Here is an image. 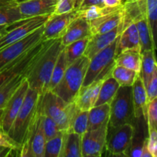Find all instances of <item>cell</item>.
<instances>
[{"mask_svg": "<svg viewBox=\"0 0 157 157\" xmlns=\"http://www.w3.org/2000/svg\"><path fill=\"white\" fill-rule=\"evenodd\" d=\"M63 48L64 46L61 44V38L54 39L27 69L25 77L29 88L35 90L40 94L48 90L52 71Z\"/></svg>", "mask_w": 157, "mask_h": 157, "instance_id": "cell-1", "label": "cell"}, {"mask_svg": "<svg viewBox=\"0 0 157 157\" xmlns=\"http://www.w3.org/2000/svg\"><path fill=\"white\" fill-rule=\"evenodd\" d=\"M77 107L75 103H67L52 90L40 95L38 110L56 122L60 130H67Z\"/></svg>", "mask_w": 157, "mask_h": 157, "instance_id": "cell-2", "label": "cell"}, {"mask_svg": "<svg viewBox=\"0 0 157 157\" xmlns=\"http://www.w3.org/2000/svg\"><path fill=\"white\" fill-rule=\"evenodd\" d=\"M90 59L84 55L67 66L62 79L52 90L67 103L74 102L77 94L82 87Z\"/></svg>", "mask_w": 157, "mask_h": 157, "instance_id": "cell-3", "label": "cell"}, {"mask_svg": "<svg viewBox=\"0 0 157 157\" xmlns=\"http://www.w3.org/2000/svg\"><path fill=\"white\" fill-rule=\"evenodd\" d=\"M40 95L38 91L29 87L21 109L8 132L9 136L20 146L24 142L36 114Z\"/></svg>", "mask_w": 157, "mask_h": 157, "instance_id": "cell-4", "label": "cell"}, {"mask_svg": "<svg viewBox=\"0 0 157 157\" xmlns=\"http://www.w3.org/2000/svg\"><path fill=\"white\" fill-rule=\"evenodd\" d=\"M132 87L121 86L110 104V117L107 128H114L134 121Z\"/></svg>", "mask_w": 157, "mask_h": 157, "instance_id": "cell-5", "label": "cell"}, {"mask_svg": "<svg viewBox=\"0 0 157 157\" xmlns=\"http://www.w3.org/2000/svg\"><path fill=\"white\" fill-rule=\"evenodd\" d=\"M117 39L118 37L107 48L90 58L82 86H87L95 81L104 79L111 74L112 69L115 65Z\"/></svg>", "mask_w": 157, "mask_h": 157, "instance_id": "cell-6", "label": "cell"}, {"mask_svg": "<svg viewBox=\"0 0 157 157\" xmlns=\"http://www.w3.org/2000/svg\"><path fill=\"white\" fill-rule=\"evenodd\" d=\"M46 139L41 124V113L37 108L36 114L31 124L19 150L22 157H44Z\"/></svg>", "mask_w": 157, "mask_h": 157, "instance_id": "cell-7", "label": "cell"}, {"mask_svg": "<svg viewBox=\"0 0 157 157\" xmlns=\"http://www.w3.org/2000/svg\"><path fill=\"white\" fill-rule=\"evenodd\" d=\"M51 15L32 17L18 21L8 26L7 31L0 37V50L44 25Z\"/></svg>", "mask_w": 157, "mask_h": 157, "instance_id": "cell-8", "label": "cell"}, {"mask_svg": "<svg viewBox=\"0 0 157 157\" xmlns=\"http://www.w3.org/2000/svg\"><path fill=\"white\" fill-rule=\"evenodd\" d=\"M134 127L132 124H125L114 128H107L106 147L113 156H127L131 144Z\"/></svg>", "mask_w": 157, "mask_h": 157, "instance_id": "cell-9", "label": "cell"}, {"mask_svg": "<svg viewBox=\"0 0 157 157\" xmlns=\"http://www.w3.org/2000/svg\"><path fill=\"white\" fill-rule=\"evenodd\" d=\"M43 26L0 50V70L42 40Z\"/></svg>", "mask_w": 157, "mask_h": 157, "instance_id": "cell-10", "label": "cell"}, {"mask_svg": "<svg viewBox=\"0 0 157 157\" xmlns=\"http://www.w3.org/2000/svg\"><path fill=\"white\" fill-rule=\"evenodd\" d=\"M29 87L27 80L25 78L22 83L12 94L2 110L0 118V130L5 133H8L9 130H10L17 114L21 109Z\"/></svg>", "mask_w": 157, "mask_h": 157, "instance_id": "cell-11", "label": "cell"}, {"mask_svg": "<svg viewBox=\"0 0 157 157\" xmlns=\"http://www.w3.org/2000/svg\"><path fill=\"white\" fill-rule=\"evenodd\" d=\"M107 125L95 130H87L81 136L82 157H98L106 147Z\"/></svg>", "mask_w": 157, "mask_h": 157, "instance_id": "cell-12", "label": "cell"}, {"mask_svg": "<svg viewBox=\"0 0 157 157\" xmlns=\"http://www.w3.org/2000/svg\"><path fill=\"white\" fill-rule=\"evenodd\" d=\"M79 11L75 9L67 13L51 15L43 26L41 39L46 41L61 38L69 24L79 16Z\"/></svg>", "mask_w": 157, "mask_h": 157, "instance_id": "cell-13", "label": "cell"}, {"mask_svg": "<svg viewBox=\"0 0 157 157\" xmlns=\"http://www.w3.org/2000/svg\"><path fill=\"white\" fill-rule=\"evenodd\" d=\"M124 12V3L117 7H107L101 16L89 21L92 35L105 33L118 27L123 21Z\"/></svg>", "mask_w": 157, "mask_h": 157, "instance_id": "cell-14", "label": "cell"}, {"mask_svg": "<svg viewBox=\"0 0 157 157\" xmlns=\"http://www.w3.org/2000/svg\"><path fill=\"white\" fill-rule=\"evenodd\" d=\"M58 0H25L18 2V9L23 20L32 17L52 15Z\"/></svg>", "mask_w": 157, "mask_h": 157, "instance_id": "cell-15", "label": "cell"}, {"mask_svg": "<svg viewBox=\"0 0 157 157\" xmlns=\"http://www.w3.org/2000/svg\"><path fill=\"white\" fill-rule=\"evenodd\" d=\"M122 32V22L118 27L105 33L91 35L89 38L84 55L90 59L97 53L111 44Z\"/></svg>", "mask_w": 157, "mask_h": 157, "instance_id": "cell-16", "label": "cell"}, {"mask_svg": "<svg viewBox=\"0 0 157 157\" xmlns=\"http://www.w3.org/2000/svg\"><path fill=\"white\" fill-rule=\"evenodd\" d=\"M90 22L81 16L75 18L67 26L64 35L61 36V44L64 47L78 40L90 36Z\"/></svg>", "mask_w": 157, "mask_h": 157, "instance_id": "cell-17", "label": "cell"}, {"mask_svg": "<svg viewBox=\"0 0 157 157\" xmlns=\"http://www.w3.org/2000/svg\"><path fill=\"white\" fill-rule=\"evenodd\" d=\"M103 80L95 81L88 85L82 86L81 87L74 100L77 108L81 110L88 111L94 107Z\"/></svg>", "mask_w": 157, "mask_h": 157, "instance_id": "cell-18", "label": "cell"}, {"mask_svg": "<svg viewBox=\"0 0 157 157\" xmlns=\"http://www.w3.org/2000/svg\"><path fill=\"white\" fill-rule=\"evenodd\" d=\"M133 124L134 127V131L131 144L127 150L126 156L141 157L143 149L147 139L146 136V127H147L146 117H135Z\"/></svg>", "mask_w": 157, "mask_h": 157, "instance_id": "cell-19", "label": "cell"}, {"mask_svg": "<svg viewBox=\"0 0 157 157\" xmlns=\"http://www.w3.org/2000/svg\"><path fill=\"white\" fill-rule=\"evenodd\" d=\"M131 87L134 117H139L142 116L146 117L148 102H147L145 86H144L140 74L133 82Z\"/></svg>", "mask_w": 157, "mask_h": 157, "instance_id": "cell-20", "label": "cell"}, {"mask_svg": "<svg viewBox=\"0 0 157 157\" xmlns=\"http://www.w3.org/2000/svg\"><path fill=\"white\" fill-rule=\"evenodd\" d=\"M127 49H140L139 34L135 23L127 26L118 36L116 55Z\"/></svg>", "mask_w": 157, "mask_h": 157, "instance_id": "cell-21", "label": "cell"}, {"mask_svg": "<svg viewBox=\"0 0 157 157\" xmlns=\"http://www.w3.org/2000/svg\"><path fill=\"white\" fill-rule=\"evenodd\" d=\"M23 20L15 0H0V25H10Z\"/></svg>", "mask_w": 157, "mask_h": 157, "instance_id": "cell-22", "label": "cell"}, {"mask_svg": "<svg viewBox=\"0 0 157 157\" xmlns=\"http://www.w3.org/2000/svg\"><path fill=\"white\" fill-rule=\"evenodd\" d=\"M110 117V104L94 106L88 110L87 130H95L108 124Z\"/></svg>", "mask_w": 157, "mask_h": 157, "instance_id": "cell-23", "label": "cell"}, {"mask_svg": "<svg viewBox=\"0 0 157 157\" xmlns=\"http://www.w3.org/2000/svg\"><path fill=\"white\" fill-rule=\"evenodd\" d=\"M115 65L122 66L136 72L140 71L141 52L140 49H127L115 56Z\"/></svg>", "mask_w": 157, "mask_h": 157, "instance_id": "cell-24", "label": "cell"}, {"mask_svg": "<svg viewBox=\"0 0 157 157\" xmlns=\"http://www.w3.org/2000/svg\"><path fill=\"white\" fill-rule=\"evenodd\" d=\"M134 23L139 34L141 53L144 51L151 50V49L156 50V41L153 40L152 36L151 30L149 25L147 15L137 19Z\"/></svg>", "mask_w": 157, "mask_h": 157, "instance_id": "cell-25", "label": "cell"}, {"mask_svg": "<svg viewBox=\"0 0 157 157\" xmlns=\"http://www.w3.org/2000/svg\"><path fill=\"white\" fill-rule=\"evenodd\" d=\"M60 157H82L81 136L70 130H66Z\"/></svg>", "mask_w": 157, "mask_h": 157, "instance_id": "cell-26", "label": "cell"}, {"mask_svg": "<svg viewBox=\"0 0 157 157\" xmlns=\"http://www.w3.org/2000/svg\"><path fill=\"white\" fill-rule=\"evenodd\" d=\"M120 87V84L111 76V74L104 78L101 84L95 106L104 104H110Z\"/></svg>", "mask_w": 157, "mask_h": 157, "instance_id": "cell-27", "label": "cell"}, {"mask_svg": "<svg viewBox=\"0 0 157 157\" xmlns=\"http://www.w3.org/2000/svg\"><path fill=\"white\" fill-rule=\"evenodd\" d=\"M156 68H157L155 50L144 51L141 53V67L140 75L143 80L144 86H147L152 75Z\"/></svg>", "mask_w": 157, "mask_h": 157, "instance_id": "cell-28", "label": "cell"}, {"mask_svg": "<svg viewBox=\"0 0 157 157\" xmlns=\"http://www.w3.org/2000/svg\"><path fill=\"white\" fill-rule=\"evenodd\" d=\"M25 74H20L13 77L0 87V110L4 108L12 94L22 83L23 80L25 78Z\"/></svg>", "mask_w": 157, "mask_h": 157, "instance_id": "cell-29", "label": "cell"}, {"mask_svg": "<svg viewBox=\"0 0 157 157\" xmlns=\"http://www.w3.org/2000/svg\"><path fill=\"white\" fill-rule=\"evenodd\" d=\"M89 38H90V36L86 37L82 39L74 41V42L69 44L68 45L64 47V52L67 66L75 61H76L80 57L84 55L87 43H88Z\"/></svg>", "mask_w": 157, "mask_h": 157, "instance_id": "cell-30", "label": "cell"}, {"mask_svg": "<svg viewBox=\"0 0 157 157\" xmlns=\"http://www.w3.org/2000/svg\"><path fill=\"white\" fill-rule=\"evenodd\" d=\"M139 74L140 72H136L131 69L119 65H114L111 71V76L116 80L120 86L127 87L133 85Z\"/></svg>", "mask_w": 157, "mask_h": 157, "instance_id": "cell-31", "label": "cell"}, {"mask_svg": "<svg viewBox=\"0 0 157 157\" xmlns=\"http://www.w3.org/2000/svg\"><path fill=\"white\" fill-rule=\"evenodd\" d=\"M66 130H60L55 136L46 140L44 157H60Z\"/></svg>", "mask_w": 157, "mask_h": 157, "instance_id": "cell-32", "label": "cell"}, {"mask_svg": "<svg viewBox=\"0 0 157 157\" xmlns=\"http://www.w3.org/2000/svg\"><path fill=\"white\" fill-rule=\"evenodd\" d=\"M88 127V111L77 108L72 117L70 127L67 130L78 133L82 136L87 131Z\"/></svg>", "mask_w": 157, "mask_h": 157, "instance_id": "cell-33", "label": "cell"}, {"mask_svg": "<svg viewBox=\"0 0 157 157\" xmlns=\"http://www.w3.org/2000/svg\"><path fill=\"white\" fill-rule=\"evenodd\" d=\"M67 67V61H66L64 48H63V50L61 51L59 56H58V59H57L53 71H52V74L48 85V90H52L58 85V83L62 79Z\"/></svg>", "mask_w": 157, "mask_h": 157, "instance_id": "cell-34", "label": "cell"}, {"mask_svg": "<svg viewBox=\"0 0 157 157\" xmlns=\"http://www.w3.org/2000/svg\"><path fill=\"white\" fill-rule=\"evenodd\" d=\"M146 4H147V15L149 25L151 30L153 40L156 41L157 29V0H146Z\"/></svg>", "mask_w": 157, "mask_h": 157, "instance_id": "cell-35", "label": "cell"}, {"mask_svg": "<svg viewBox=\"0 0 157 157\" xmlns=\"http://www.w3.org/2000/svg\"><path fill=\"white\" fill-rule=\"evenodd\" d=\"M41 124L46 140L55 136L60 131L59 127L53 119L41 113Z\"/></svg>", "mask_w": 157, "mask_h": 157, "instance_id": "cell-36", "label": "cell"}, {"mask_svg": "<svg viewBox=\"0 0 157 157\" xmlns=\"http://www.w3.org/2000/svg\"><path fill=\"white\" fill-rule=\"evenodd\" d=\"M147 130L150 131L157 127V98L148 102L146 113Z\"/></svg>", "mask_w": 157, "mask_h": 157, "instance_id": "cell-37", "label": "cell"}, {"mask_svg": "<svg viewBox=\"0 0 157 157\" xmlns=\"http://www.w3.org/2000/svg\"><path fill=\"white\" fill-rule=\"evenodd\" d=\"M106 9H107L106 6H103V7L97 6H89L82 10H78L80 13L79 16L83 17L89 21H92V20L101 16L105 12Z\"/></svg>", "mask_w": 157, "mask_h": 157, "instance_id": "cell-38", "label": "cell"}, {"mask_svg": "<svg viewBox=\"0 0 157 157\" xmlns=\"http://www.w3.org/2000/svg\"><path fill=\"white\" fill-rule=\"evenodd\" d=\"M77 0H58L56 7L52 15L67 13L75 9Z\"/></svg>", "mask_w": 157, "mask_h": 157, "instance_id": "cell-39", "label": "cell"}, {"mask_svg": "<svg viewBox=\"0 0 157 157\" xmlns=\"http://www.w3.org/2000/svg\"><path fill=\"white\" fill-rule=\"evenodd\" d=\"M147 92V102H150L154 98H157V68H156L152 75L151 79L145 87Z\"/></svg>", "mask_w": 157, "mask_h": 157, "instance_id": "cell-40", "label": "cell"}, {"mask_svg": "<svg viewBox=\"0 0 157 157\" xmlns=\"http://www.w3.org/2000/svg\"><path fill=\"white\" fill-rule=\"evenodd\" d=\"M147 147L152 157L157 156V130L156 129L148 131Z\"/></svg>", "mask_w": 157, "mask_h": 157, "instance_id": "cell-41", "label": "cell"}, {"mask_svg": "<svg viewBox=\"0 0 157 157\" xmlns=\"http://www.w3.org/2000/svg\"><path fill=\"white\" fill-rule=\"evenodd\" d=\"M0 147H6L19 152L21 146L13 140L9 134L0 130Z\"/></svg>", "mask_w": 157, "mask_h": 157, "instance_id": "cell-42", "label": "cell"}, {"mask_svg": "<svg viewBox=\"0 0 157 157\" xmlns=\"http://www.w3.org/2000/svg\"><path fill=\"white\" fill-rule=\"evenodd\" d=\"M91 6L103 7L104 6V5L103 3V0H77L75 9H77L78 10H82V9Z\"/></svg>", "mask_w": 157, "mask_h": 157, "instance_id": "cell-43", "label": "cell"}, {"mask_svg": "<svg viewBox=\"0 0 157 157\" xmlns=\"http://www.w3.org/2000/svg\"><path fill=\"white\" fill-rule=\"evenodd\" d=\"M125 0H103L104 6L107 7H117L124 3Z\"/></svg>", "mask_w": 157, "mask_h": 157, "instance_id": "cell-44", "label": "cell"}, {"mask_svg": "<svg viewBox=\"0 0 157 157\" xmlns=\"http://www.w3.org/2000/svg\"><path fill=\"white\" fill-rule=\"evenodd\" d=\"M14 152H18L15 151V150H11V149L6 148V147H0V156H9L13 155Z\"/></svg>", "mask_w": 157, "mask_h": 157, "instance_id": "cell-45", "label": "cell"}, {"mask_svg": "<svg viewBox=\"0 0 157 157\" xmlns=\"http://www.w3.org/2000/svg\"><path fill=\"white\" fill-rule=\"evenodd\" d=\"M8 25H0V35H2L7 31Z\"/></svg>", "mask_w": 157, "mask_h": 157, "instance_id": "cell-46", "label": "cell"}, {"mask_svg": "<svg viewBox=\"0 0 157 157\" xmlns=\"http://www.w3.org/2000/svg\"><path fill=\"white\" fill-rule=\"evenodd\" d=\"M15 1L17 2H23V1H25V0H15Z\"/></svg>", "mask_w": 157, "mask_h": 157, "instance_id": "cell-47", "label": "cell"}, {"mask_svg": "<svg viewBox=\"0 0 157 157\" xmlns=\"http://www.w3.org/2000/svg\"><path fill=\"white\" fill-rule=\"evenodd\" d=\"M126 1H138V0H126Z\"/></svg>", "mask_w": 157, "mask_h": 157, "instance_id": "cell-48", "label": "cell"}, {"mask_svg": "<svg viewBox=\"0 0 157 157\" xmlns=\"http://www.w3.org/2000/svg\"><path fill=\"white\" fill-rule=\"evenodd\" d=\"M5 34V33H4ZM2 35H3V34H2ZM2 35H0V37H1L2 36Z\"/></svg>", "mask_w": 157, "mask_h": 157, "instance_id": "cell-49", "label": "cell"}]
</instances>
